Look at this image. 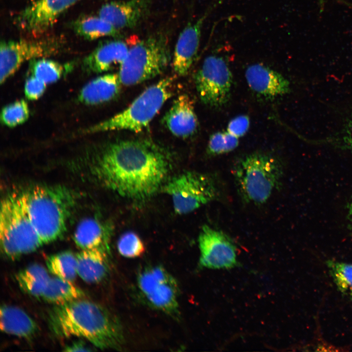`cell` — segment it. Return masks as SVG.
Instances as JSON below:
<instances>
[{"instance_id": "obj_5", "label": "cell", "mask_w": 352, "mask_h": 352, "mask_svg": "<svg viewBox=\"0 0 352 352\" xmlns=\"http://www.w3.org/2000/svg\"><path fill=\"white\" fill-rule=\"evenodd\" d=\"M0 240L3 253L11 260L44 244L30 219L22 192L10 194L1 202Z\"/></svg>"}, {"instance_id": "obj_27", "label": "cell", "mask_w": 352, "mask_h": 352, "mask_svg": "<svg viewBox=\"0 0 352 352\" xmlns=\"http://www.w3.org/2000/svg\"><path fill=\"white\" fill-rule=\"evenodd\" d=\"M31 61L30 68L33 75L46 84L58 81L65 70V66L61 64L45 58Z\"/></svg>"}, {"instance_id": "obj_4", "label": "cell", "mask_w": 352, "mask_h": 352, "mask_svg": "<svg viewBox=\"0 0 352 352\" xmlns=\"http://www.w3.org/2000/svg\"><path fill=\"white\" fill-rule=\"evenodd\" d=\"M232 173L242 199L259 205L266 202L280 187L284 170L278 158L257 152L240 158L234 165Z\"/></svg>"}, {"instance_id": "obj_13", "label": "cell", "mask_w": 352, "mask_h": 352, "mask_svg": "<svg viewBox=\"0 0 352 352\" xmlns=\"http://www.w3.org/2000/svg\"><path fill=\"white\" fill-rule=\"evenodd\" d=\"M224 0H216L205 12L195 21L185 26L176 41L173 57V67L178 76L186 75L197 55L202 27L205 19Z\"/></svg>"}, {"instance_id": "obj_12", "label": "cell", "mask_w": 352, "mask_h": 352, "mask_svg": "<svg viewBox=\"0 0 352 352\" xmlns=\"http://www.w3.org/2000/svg\"><path fill=\"white\" fill-rule=\"evenodd\" d=\"M199 265L212 268H230L237 263L236 247L223 232L208 225L201 228L198 237Z\"/></svg>"}, {"instance_id": "obj_3", "label": "cell", "mask_w": 352, "mask_h": 352, "mask_svg": "<svg viewBox=\"0 0 352 352\" xmlns=\"http://www.w3.org/2000/svg\"><path fill=\"white\" fill-rule=\"evenodd\" d=\"M32 221L44 244L54 241L66 229L75 203L74 194L62 186H37L22 192Z\"/></svg>"}, {"instance_id": "obj_19", "label": "cell", "mask_w": 352, "mask_h": 352, "mask_svg": "<svg viewBox=\"0 0 352 352\" xmlns=\"http://www.w3.org/2000/svg\"><path fill=\"white\" fill-rule=\"evenodd\" d=\"M109 250L104 248L82 249L76 255L79 276L88 283H98L108 275L110 270Z\"/></svg>"}, {"instance_id": "obj_17", "label": "cell", "mask_w": 352, "mask_h": 352, "mask_svg": "<svg viewBox=\"0 0 352 352\" xmlns=\"http://www.w3.org/2000/svg\"><path fill=\"white\" fill-rule=\"evenodd\" d=\"M169 131L175 136L185 138L193 135L198 126L194 105L187 94L175 99L163 120Z\"/></svg>"}, {"instance_id": "obj_2", "label": "cell", "mask_w": 352, "mask_h": 352, "mask_svg": "<svg viewBox=\"0 0 352 352\" xmlns=\"http://www.w3.org/2000/svg\"><path fill=\"white\" fill-rule=\"evenodd\" d=\"M49 329L57 336L83 337L102 350L121 351L125 343L118 318L104 306L82 299L55 305L48 312Z\"/></svg>"}, {"instance_id": "obj_9", "label": "cell", "mask_w": 352, "mask_h": 352, "mask_svg": "<svg viewBox=\"0 0 352 352\" xmlns=\"http://www.w3.org/2000/svg\"><path fill=\"white\" fill-rule=\"evenodd\" d=\"M136 286L139 298L145 304L179 319V286L165 267L149 265L142 268L137 275Z\"/></svg>"}, {"instance_id": "obj_33", "label": "cell", "mask_w": 352, "mask_h": 352, "mask_svg": "<svg viewBox=\"0 0 352 352\" xmlns=\"http://www.w3.org/2000/svg\"><path fill=\"white\" fill-rule=\"evenodd\" d=\"M249 126V117L241 115L234 118L229 122L227 131L239 138L246 133Z\"/></svg>"}, {"instance_id": "obj_10", "label": "cell", "mask_w": 352, "mask_h": 352, "mask_svg": "<svg viewBox=\"0 0 352 352\" xmlns=\"http://www.w3.org/2000/svg\"><path fill=\"white\" fill-rule=\"evenodd\" d=\"M195 82L198 96L204 104L219 108L228 101L233 76L223 57L215 54L207 56L195 74Z\"/></svg>"}, {"instance_id": "obj_8", "label": "cell", "mask_w": 352, "mask_h": 352, "mask_svg": "<svg viewBox=\"0 0 352 352\" xmlns=\"http://www.w3.org/2000/svg\"><path fill=\"white\" fill-rule=\"evenodd\" d=\"M161 190L172 198L174 210L179 215L191 213L217 199L220 194L214 176L194 171L172 177Z\"/></svg>"}, {"instance_id": "obj_34", "label": "cell", "mask_w": 352, "mask_h": 352, "mask_svg": "<svg viewBox=\"0 0 352 352\" xmlns=\"http://www.w3.org/2000/svg\"><path fill=\"white\" fill-rule=\"evenodd\" d=\"M64 351L66 352H89V349L82 341H77L66 346Z\"/></svg>"}, {"instance_id": "obj_35", "label": "cell", "mask_w": 352, "mask_h": 352, "mask_svg": "<svg viewBox=\"0 0 352 352\" xmlns=\"http://www.w3.org/2000/svg\"><path fill=\"white\" fill-rule=\"evenodd\" d=\"M345 147L352 152V121L349 124L344 137Z\"/></svg>"}, {"instance_id": "obj_25", "label": "cell", "mask_w": 352, "mask_h": 352, "mask_svg": "<svg viewBox=\"0 0 352 352\" xmlns=\"http://www.w3.org/2000/svg\"><path fill=\"white\" fill-rule=\"evenodd\" d=\"M74 32L79 36L90 40L104 37H118L120 30L99 16H85L72 24Z\"/></svg>"}, {"instance_id": "obj_1", "label": "cell", "mask_w": 352, "mask_h": 352, "mask_svg": "<svg viewBox=\"0 0 352 352\" xmlns=\"http://www.w3.org/2000/svg\"><path fill=\"white\" fill-rule=\"evenodd\" d=\"M92 159L94 175L104 186L122 197L139 201L161 189L172 164L168 153L148 139L107 143Z\"/></svg>"}, {"instance_id": "obj_18", "label": "cell", "mask_w": 352, "mask_h": 352, "mask_svg": "<svg viewBox=\"0 0 352 352\" xmlns=\"http://www.w3.org/2000/svg\"><path fill=\"white\" fill-rule=\"evenodd\" d=\"M130 48L121 40L103 42L84 59L83 69L88 73H99L110 70L117 65L120 67Z\"/></svg>"}, {"instance_id": "obj_23", "label": "cell", "mask_w": 352, "mask_h": 352, "mask_svg": "<svg viewBox=\"0 0 352 352\" xmlns=\"http://www.w3.org/2000/svg\"><path fill=\"white\" fill-rule=\"evenodd\" d=\"M50 279L46 269L39 264H32L16 274V280L20 288L37 298L42 297Z\"/></svg>"}, {"instance_id": "obj_29", "label": "cell", "mask_w": 352, "mask_h": 352, "mask_svg": "<svg viewBox=\"0 0 352 352\" xmlns=\"http://www.w3.org/2000/svg\"><path fill=\"white\" fill-rule=\"evenodd\" d=\"M30 111L27 102L21 99L4 107L0 113V120L3 125L10 128L16 127L26 122Z\"/></svg>"}, {"instance_id": "obj_36", "label": "cell", "mask_w": 352, "mask_h": 352, "mask_svg": "<svg viewBox=\"0 0 352 352\" xmlns=\"http://www.w3.org/2000/svg\"><path fill=\"white\" fill-rule=\"evenodd\" d=\"M348 212L350 218L351 219H352V200L349 204Z\"/></svg>"}, {"instance_id": "obj_22", "label": "cell", "mask_w": 352, "mask_h": 352, "mask_svg": "<svg viewBox=\"0 0 352 352\" xmlns=\"http://www.w3.org/2000/svg\"><path fill=\"white\" fill-rule=\"evenodd\" d=\"M109 234L98 220L91 218L83 220L74 235V242L82 249L104 248L109 249Z\"/></svg>"}, {"instance_id": "obj_11", "label": "cell", "mask_w": 352, "mask_h": 352, "mask_svg": "<svg viewBox=\"0 0 352 352\" xmlns=\"http://www.w3.org/2000/svg\"><path fill=\"white\" fill-rule=\"evenodd\" d=\"M59 43L52 40L3 41L0 45V82L4 83L24 62L58 52Z\"/></svg>"}, {"instance_id": "obj_28", "label": "cell", "mask_w": 352, "mask_h": 352, "mask_svg": "<svg viewBox=\"0 0 352 352\" xmlns=\"http://www.w3.org/2000/svg\"><path fill=\"white\" fill-rule=\"evenodd\" d=\"M326 264L338 289L352 299V264L329 260Z\"/></svg>"}, {"instance_id": "obj_14", "label": "cell", "mask_w": 352, "mask_h": 352, "mask_svg": "<svg viewBox=\"0 0 352 352\" xmlns=\"http://www.w3.org/2000/svg\"><path fill=\"white\" fill-rule=\"evenodd\" d=\"M79 0H37L22 11L16 23L33 35L42 34L55 23L64 11Z\"/></svg>"}, {"instance_id": "obj_7", "label": "cell", "mask_w": 352, "mask_h": 352, "mask_svg": "<svg viewBox=\"0 0 352 352\" xmlns=\"http://www.w3.org/2000/svg\"><path fill=\"white\" fill-rule=\"evenodd\" d=\"M171 60L168 39L163 33L153 34L133 45L119 67L120 82L135 85L162 74Z\"/></svg>"}, {"instance_id": "obj_6", "label": "cell", "mask_w": 352, "mask_h": 352, "mask_svg": "<svg viewBox=\"0 0 352 352\" xmlns=\"http://www.w3.org/2000/svg\"><path fill=\"white\" fill-rule=\"evenodd\" d=\"M174 86L173 77L160 80L144 90L126 109L87 128L83 132L92 133L116 130L141 132L172 96Z\"/></svg>"}, {"instance_id": "obj_24", "label": "cell", "mask_w": 352, "mask_h": 352, "mask_svg": "<svg viewBox=\"0 0 352 352\" xmlns=\"http://www.w3.org/2000/svg\"><path fill=\"white\" fill-rule=\"evenodd\" d=\"M84 296V292L72 281L55 276L51 278L42 298L48 303L61 305Z\"/></svg>"}, {"instance_id": "obj_15", "label": "cell", "mask_w": 352, "mask_h": 352, "mask_svg": "<svg viewBox=\"0 0 352 352\" xmlns=\"http://www.w3.org/2000/svg\"><path fill=\"white\" fill-rule=\"evenodd\" d=\"M153 0H122L107 3L99 9L98 16L116 28L136 26L148 15Z\"/></svg>"}, {"instance_id": "obj_30", "label": "cell", "mask_w": 352, "mask_h": 352, "mask_svg": "<svg viewBox=\"0 0 352 352\" xmlns=\"http://www.w3.org/2000/svg\"><path fill=\"white\" fill-rule=\"evenodd\" d=\"M239 143V137L227 131L218 132L210 136L207 145V153L211 155L229 153L236 149Z\"/></svg>"}, {"instance_id": "obj_20", "label": "cell", "mask_w": 352, "mask_h": 352, "mask_svg": "<svg viewBox=\"0 0 352 352\" xmlns=\"http://www.w3.org/2000/svg\"><path fill=\"white\" fill-rule=\"evenodd\" d=\"M121 83L118 73L99 76L87 83L80 91L78 101L87 105H95L110 101L119 94Z\"/></svg>"}, {"instance_id": "obj_16", "label": "cell", "mask_w": 352, "mask_h": 352, "mask_svg": "<svg viewBox=\"0 0 352 352\" xmlns=\"http://www.w3.org/2000/svg\"><path fill=\"white\" fill-rule=\"evenodd\" d=\"M245 77L254 92L267 99H272L289 92L290 84L282 74L262 64L248 66Z\"/></svg>"}, {"instance_id": "obj_32", "label": "cell", "mask_w": 352, "mask_h": 352, "mask_svg": "<svg viewBox=\"0 0 352 352\" xmlns=\"http://www.w3.org/2000/svg\"><path fill=\"white\" fill-rule=\"evenodd\" d=\"M46 88V84L32 75L25 83V96L30 100H37L43 95Z\"/></svg>"}, {"instance_id": "obj_26", "label": "cell", "mask_w": 352, "mask_h": 352, "mask_svg": "<svg viewBox=\"0 0 352 352\" xmlns=\"http://www.w3.org/2000/svg\"><path fill=\"white\" fill-rule=\"evenodd\" d=\"M46 265L56 277L74 281L77 274L76 256L70 251H64L48 257Z\"/></svg>"}, {"instance_id": "obj_31", "label": "cell", "mask_w": 352, "mask_h": 352, "mask_svg": "<svg viewBox=\"0 0 352 352\" xmlns=\"http://www.w3.org/2000/svg\"><path fill=\"white\" fill-rule=\"evenodd\" d=\"M119 254L127 258H135L142 256L145 251L144 244L135 233L128 232L119 238L117 242Z\"/></svg>"}, {"instance_id": "obj_21", "label": "cell", "mask_w": 352, "mask_h": 352, "mask_svg": "<svg viewBox=\"0 0 352 352\" xmlns=\"http://www.w3.org/2000/svg\"><path fill=\"white\" fill-rule=\"evenodd\" d=\"M0 328L4 333L28 340L34 338L39 330L37 323L23 310L7 305L0 307Z\"/></svg>"}]
</instances>
